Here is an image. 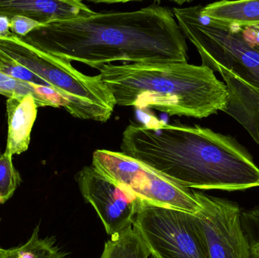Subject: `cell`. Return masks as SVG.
<instances>
[{
  "mask_svg": "<svg viewBox=\"0 0 259 258\" xmlns=\"http://www.w3.org/2000/svg\"><path fill=\"white\" fill-rule=\"evenodd\" d=\"M40 51L99 70L112 62H188V46L172 10L151 5L40 26L24 37Z\"/></svg>",
  "mask_w": 259,
  "mask_h": 258,
  "instance_id": "6da1fadb",
  "label": "cell"
},
{
  "mask_svg": "<svg viewBox=\"0 0 259 258\" xmlns=\"http://www.w3.org/2000/svg\"><path fill=\"white\" fill-rule=\"evenodd\" d=\"M121 151L187 189L234 192L259 186V168L249 151L236 138L199 125L131 123Z\"/></svg>",
  "mask_w": 259,
  "mask_h": 258,
  "instance_id": "7a4b0ae2",
  "label": "cell"
},
{
  "mask_svg": "<svg viewBox=\"0 0 259 258\" xmlns=\"http://www.w3.org/2000/svg\"><path fill=\"white\" fill-rule=\"evenodd\" d=\"M99 71L119 106L194 118L225 112L228 106L226 85L203 65L188 62L110 64Z\"/></svg>",
  "mask_w": 259,
  "mask_h": 258,
  "instance_id": "3957f363",
  "label": "cell"
},
{
  "mask_svg": "<svg viewBox=\"0 0 259 258\" xmlns=\"http://www.w3.org/2000/svg\"><path fill=\"white\" fill-rule=\"evenodd\" d=\"M0 56L12 59L45 80L74 118L107 122L116 102L100 74L89 76L71 62L40 51L12 33L0 37Z\"/></svg>",
  "mask_w": 259,
  "mask_h": 258,
  "instance_id": "277c9868",
  "label": "cell"
},
{
  "mask_svg": "<svg viewBox=\"0 0 259 258\" xmlns=\"http://www.w3.org/2000/svg\"><path fill=\"white\" fill-rule=\"evenodd\" d=\"M202 6L173 8L186 39L194 45L202 65L226 71L259 92V28L239 27L201 16Z\"/></svg>",
  "mask_w": 259,
  "mask_h": 258,
  "instance_id": "5b68a950",
  "label": "cell"
},
{
  "mask_svg": "<svg viewBox=\"0 0 259 258\" xmlns=\"http://www.w3.org/2000/svg\"><path fill=\"white\" fill-rule=\"evenodd\" d=\"M92 166L145 202L190 215L202 209L193 189L183 187L121 151L97 150L93 154Z\"/></svg>",
  "mask_w": 259,
  "mask_h": 258,
  "instance_id": "8992f818",
  "label": "cell"
},
{
  "mask_svg": "<svg viewBox=\"0 0 259 258\" xmlns=\"http://www.w3.org/2000/svg\"><path fill=\"white\" fill-rule=\"evenodd\" d=\"M133 226L151 255L157 258H210L194 215L143 201Z\"/></svg>",
  "mask_w": 259,
  "mask_h": 258,
  "instance_id": "52a82bcc",
  "label": "cell"
},
{
  "mask_svg": "<svg viewBox=\"0 0 259 258\" xmlns=\"http://www.w3.org/2000/svg\"><path fill=\"white\" fill-rule=\"evenodd\" d=\"M75 180L83 199L97 212L110 237L133 226L143 204L141 198L99 172L92 165L79 171Z\"/></svg>",
  "mask_w": 259,
  "mask_h": 258,
  "instance_id": "ba28073f",
  "label": "cell"
},
{
  "mask_svg": "<svg viewBox=\"0 0 259 258\" xmlns=\"http://www.w3.org/2000/svg\"><path fill=\"white\" fill-rule=\"evenodd\" d=\"M193 192L202 206L200 212L193 215L205 238L210 258H249L238 204L199 191Z\"/></svg>",
  "mask_w": 259,
  "mask_h": 258,
  "instance_id": "9c48e42d",
  "label": "cell"
},
{
  "mask_svg": "<svg viewBox=\"0 0 259 258\" xmlns=\"http://www.w3.org/2000/svg\"><path fill=\"white\" fill-rule=\"evenodd\" d=\"M94 13L77 0H0V16L26 17L42 25Z\"/></svg>",
  "mask_w": 259,
  "mask_h": 258,
  "instance_id": "30bf717a",
  "label": "cell"
},
{
  "mask_svg": "<svg viewBox=\"0 0 259 258\" xmlns=\"http://www.w3.org/2000/svg\"><path fill=\"white\" fill-rule=\"evenodd\" d=\"M38 108L33 95L8 98V137L5 151L6 154L13 157L14 154H21L28 149Z\"/></svg>",
  "mask_w": 259,
  "mask_h": 258,
  "instance_id": "8fae6325",
  "label": "cell"
},
{
  "mask_svg": "<svg viewBox=\"0 0 259 258\" xmlns=\"http://www.w3.org/2000/svg\"><path fill=\"white\" fill-rule=\"evenodd\" d=\"M201 16L239 27H258L259 0L221 1L202 6Z\"/></svg>",
  "mask_w": 259,
  "mask_h": 258,
  "instance_id": "7c38bea8",
  "label": "cell"
},
{
  "mask_svg": "<svg viewBox=\"0 0 259 258\" xmlns=\"http://www.w3.org/2000/svg\"><path fill=\"white\" fill-rule=\"evenodd\" d=\"M39 227L33 229L26 243L16 248H0V258H70L68 253L58 245L54 236L39 237Z\"/></svg>",
  "mask_w": 259,
  "mask_h": 258,
  "instance_id": "4fadbf2b",
  "label": "cell"
},
{
  "mask_svg": "<svg viewBox=\"0 0 259 258\" xmlns=\"http://www.w3.org/2000/svg\"><path fill=\"white\" fill-rule=\"evenodd\" d=\"M151 254L134 226L105 242L101 258H149Z\"/></svg>",
  "mask_w": 259,
  "mask_h": 258,
  "instance_id": "5bb4252c",
  "label": "cell"
},
{
  "mask_svg": "<svg viewBox=\"0 0 259 258\" xmlns=\"http://www.w3.org/2000/svg\"><path fill=\"white\" fill-rule=\"evenodd\" d=\"M21 181V176L14 166L12 156L0 152V204L13 195Z\"/></svg>",
  "mask_w": 259,
  "mask_h": 258,
  "instance_id": "9a60e30c",
  "label": "cell"
},
{
  "mask_svg": "<svg viewBox=\"0 0 259 258\" xmlns=\"http://www.w3.org/2000/svg\"><path fill=\"white\" fill-rule=\"evenodd\" d=\"M0 71L9 77L16 79V80L50 89L47 82L42 80L39 76L33 74L30 70L27 69L23 65L14 62L12 59L4 57V56H0Z\"/></svg>",
  "mask_w": 259,
  "mask_h": 258,
  "instance_id": "2e32d148",
  "label": "cell"
},
{
  "mask_svg": "<svg viewBox=\"0 0 259 258\" xmlns=\"http://www.w3.org/2000/svg\"><path fill=\"white\" fill-rule=\"evenodd\" d=\"M42 24L23 16H15L10 18V30L13 34L20 38L31 33L33 30L40 27Z\"/></svg>",
  "mask_w": 259,
  "mask_h": 258,
  "instance_id": "e0dca14e",
  "label": "cell"
},
{
  "mask_svg": "<svg viewBox=\"0 0 259 258\" xmlns=\"http://www.w3.org/2000/svg\"><path fill=\"white\" fill-rule=\"evenodd\" d=\"M12 34L10 30V18L0 16V37H7Z\"/></svg>",
  "mask_w": 259,
  "mask_h": 258,
  "instance_id": "ac0fdd59",
  "label": "cell"
},
{
  "mask_svg": "<svg viewBox=\"0 0 259 258\" xmlns=\"http://www.w3.org/2000/svg\"><path fill=\"white\" fill-rule=\"evenodd\" d=\"M150 258H157L155 255H151Z\"/></svg>",
  "mask_w": 259,
  "mask_h": 258,
  "instance_id": "d6986e66",
  "label": "cell"
},
{
  "mask_svg": "<svg viewBox=\"0 0 259 258\" xmlns=\"http://www.w3.org/2000/svg\"><path fill=\"white\" fill-rule=\"evenodd\" d=\"M258 27V28H259V26H258V27Z\"/></svg>",
  "mask_w": 259,
  "mask_h": 258,
  "instance_id": "ffe728a7",
  "label": "cell"
}]
</instances>
